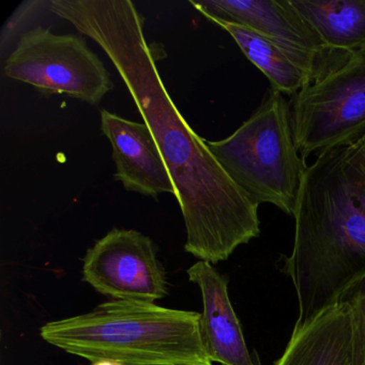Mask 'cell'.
<instances>
[{"instance_id": "9c48e42d", "label": "cell", "mask_w": 365, "mask_h": 365, "mask_svg": "<svg viewBox=\"0 0 365 365\" xmlns=\"http://www.w3.org/2000/svg\"><path fill=\"white\" fill-rule=\"evenodd\" d=\"M100 115L102 133L112 145L115 179L127 191L149 197L175 195L172 177L146 123L127 120L106 110Z\"/></svg>"}, {"instance_id": "e0dca14e", "label": "cell", "mask_w": 365, "mask_h": 365, "mask_svg": "<svg viewBox=\"0 0 365 365\" xmlns=\"http://www.w3.org/2000/svg\"><path fill=\"white\" fill-rule=\"evenodd\" d=\"M91 365H123L120 363L114 362V361L110 360H102L97 361V362H93Z\"/></svg>"}, {"instance_id": "5b68a950", "label": "cell", "mask_w": 365, "mask_h": 365, "mask_svg": "<svg viewBox=\"0 0 365 365\" xmlns=\"http://www.w3.org/2000/svg\"><path fill=\"white\" fill-rule=\"evenodd\" d=\"M4 73L44 95H65L98 106L114 88L110 73L83 38L57 35L42 26L19 39Z\"/></svg>"}, {"instance_id": "52a82bcc", "label": "cell", "mask_w": 365, "mask_h": 365, "mask_svg": "<svg viewBox=\"0 0 365 365\" xmlns=\"http://www.w3.org/2000/svg\"><path fill=\"white\" fill-rule=\"evenodd\" d=\"M190 4L208 20L219 19L264 36L305 70L312 83L348 61L324 46L289 0H205Z\"/></svg>"}, {"instance_id": "6da1fadb", "label": "cell", "mask_w": 365, "mask_h": 365, "mask_svg": "<svg viewBox=\"0 0 365 365\" xmlns=\"http://www.w3.org/2000/svg\"><path fill=\"white\" fill-rule=\"evenodd\" d=\"M50 11L102 48L153 133L172 177L185 250L210 264L260 234L258 207L224 170L168 95L131 0H51Z\"/></svg>"}, {"instance_id": "7c38bea8", "label": "cell", "mask_w": 365, "mask_h": 365, "mask_svg": "<svg viewBox=\"0 0 365 365\" xmlns=\"http://www.w3.org/2000/svg\"><path fill=\"white\" fill-rule=\"evenodd\" d=\"M324 46L349 58L365 54V0H289Z\"/></svg>"}, {"instance_id": "277c9868", "label": "cell", "mask_w": 365, "mask_h": 365, "mask_svg": "<svg viewBox=\"0 0 365 365\" xmlns=\"http://www.w3.org/2000/svg\"><path fill=\"white\" fill-rule=\"evenodd\" d=\"M215 159L256 204L294 215L307 170L292 128L290 103L269 88L260 106L228 138L208 142Z\"/></svg>"}, {"instance_id": "7a4b0ae2", "label": "cell", "mask_w": 365, "mask_h": 365, "mask_svg": "<svg viewBox=\"0 0 365 365\" xmlns=\"http://www.w3.org/2000/svg\"><path fill=\"white\" fill-rule=\"evenodd\" d=\"M292 215L294 247L281 271L296 290L299 330L365 282V168L356 143L318 153Z\"/></svg>"}, {"instance_id": "8fae6325", "label": "cell", "mask_w": 365, "mask_h": 365, "mask_svg": "<svg viewBox=\"0 0 365 365\" xmlns=\"http://www.w3.org/2000/svg\"><path fill=\"white\" fill-rule=\"evenodd\" d=\"M274 365H360L358 328L350 299L292 331L285 351Z\"/></svg>"}, {"instance_id": "3957f363", "label": "cell", "mask_w": 365, "mask_h": 365, "mask_svg": "<svg viewBox=\"0 0 365 365\" xmlns=\"http://www.w3.org/2000/svg\"><path fill=\"white\" fill-rule=\"evenodd\" d=\"M200 313L155 302L114 300L88 313L48 322L40 335L91 363L123 365H213L200 336Z\"/></svg>"}, {"instance_id": "4fadbf2b", "label": "cell", "mask_w": 365, "mask_h": 365, "mask_svg": "<svg viewBox=\"0 0 365 365\" xmlns=\"http://www.w3.org/2000/svg\"><path fill=\"white\" fill-rule=\"evenodd\" d=\"M209 21L232 36L245 57L268 78L272 91L294 97L307 85L311 84L309 74L264 36L219 19H209Z\"/></svg>"}, {"instance_id": "ba28073f", "label": "cell", "mask_w": 365, "mask_h": 365, "mask_svg": "<svg viewBox=\"0 0 365 365\" xmlns=\"http://www.w3.org/2000/svg\"><path fill=\"white\" fill-rule=\"evenodd\" d=\"M83 279L115 300L155 302L168 292L155 242L134 230H114L87 251Z\"/></svg>"}, {"instance_id": "9a60e30c", "label": "cell", "mask_w": 365, "mask_h": 365, "mask_svg": "<svg viewBox=\"0 0 365 365\" xmlns=\"http://www.w3.org/2000/svg\"><path fill=\"white\" fill-rule=\"evenodd\" d=\"M354 305L359 337L360 365H365V282H363L349 297Z\"/></svg>"}, {"instance_id": "8992f818", "label": "cell", "mask_w": 365, "mask_h": 365, "mask_svg": "<svg viewBox=\"0 0 365 365\" xmlns=\"http://www.w3.org/2000/svg\"><path fill=\"white\" fill-rule=\"evenodd\" d=\"M290 112L304 159L358 140L365 133V54L307 85L292 97Z\"/></svg>"}, {"instance_id": "30bf717a", "label": "cell", "mask_w": 365, "mask_h": 365, "mask_svg": "<svg viewBox=\"0 0 365 365\" xmlns=\"http://www.w3.org/2000/svg\"><path fill=\"white\" fill-rule=\"evenodd\" d=\"M187 272L190 282L196 284L202 292L200 336L211 362L255 365L228 296L227 277L204 260L190 267Z\"/></svg>"}, {"instance_id": "2e32d148", "label": "cell", "mask_w": 365, "mask_h": 365, "mask_svg": "<svg viewBox=\"0 0 365 365\" xmlns=\"http://www.w3.org/2000/svg\"><path fill=\"white\" fill-rule=\"evenodd\" d=\"M356 147H358L359 151H360L361 158H362L363 165L365 168V133L356 140Z\"/></svg>"}, {"instance_id": "5bb4252c", "label": "cell", "mask_w": 365, "mask_h": 365, "mask_svg": "<svg viewBox=\"0 0 365 365\" xmlns=\"http://www.w3.org/2000/svg\"><path fill=\"white\" fill-rule=\"evenodd\" d=\"M50 1L43 0H26L23 1L14 14L9 16L0 33V50L5 54L6 50L11 46L14 40L20 39L35 21L46 11L50 10Z\"/></svg>"}]
</instances>
